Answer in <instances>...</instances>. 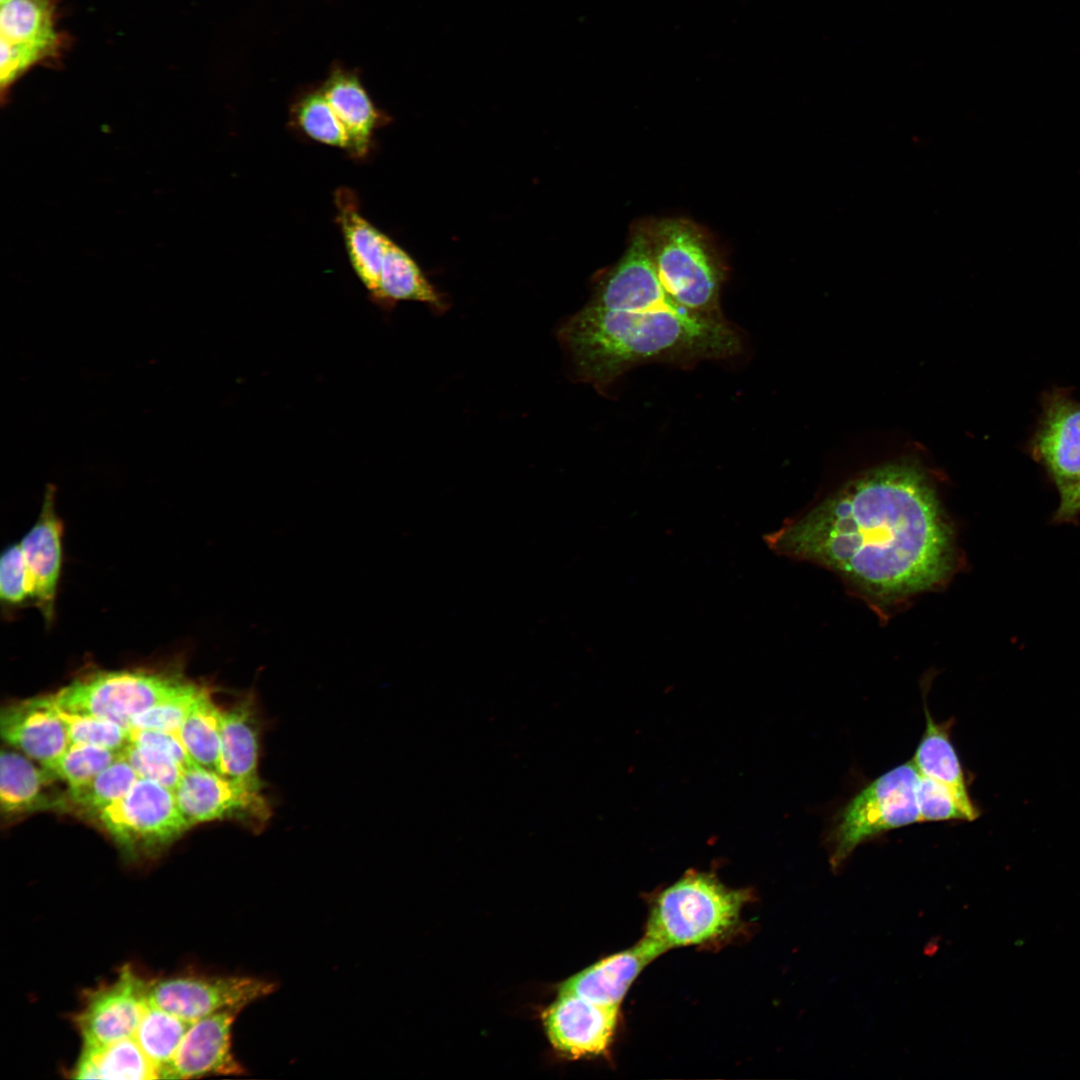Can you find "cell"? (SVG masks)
<instances>
[{"instance_id":"cell-1","label":"cell","mask_w":1080,"mask_h":1080,"mask_svg":"<svg viewBox=\"0 0 1080 1080\" xmlns=\"http://www.w3.org/2000/svg\"><path fill=\"white\" fill-rule=\"evenodd\" d=\"M778 554L825 566L887 606L954 573V532L926 471L912 460L852 479L764 537Z\"/></svg>"},{"instance_id":"cell-2","label":"cell","mask_w":1080,"mask_h":1080,"mask_svg":"<svg viewBox=\"0 0 1080 1080\" xmlns=\"http://www.w3.org/2000/svg\"><path fill=\"white\" fill-rule=\"evenodd\" d=\"M576 377L604 391L630 368L648 362L727 359L741 338L723 317L687 310L675 301L637 308L586 304L558 329Z\"/></svg>"},{"instance_id":"cell-3","label":"cell","mask_w":1080,"mask_h":1080,"mask_svg":"<svg viewBox=\"0 0 1080 1080\" xmlns=\"http://www.w3.org/2000/svg\"><path fill=\"white\" fill-rule=\"evenodd\" d=\"M748 897L712 873L688 872L658 895L642 939L659 955L715 940L735 927Z\"/></svg>"},{"instance_id":"cell-4","label":"cell","mask_w":1080,"mask_h":1080,"mask_svg":"<svg viewBox=\"0 0 1080 1080\" xmlns=\"http://www.w3.org/2000/svg\"><path fill=\"white\" fill-rule=\"evenodd\" d=\"M644 225L653 264L669 296L694 313L722 317L719 299L724 271L704 233L677 218Z\"/></svg>"},{"instance_id":"cell-5","label":"cell","mask_w":1080,"mask_h":1080,"mask_svg":"<svg viewBox=\"0 0 1080 1080\" xmlns=\"http://www.w3.org/2000/svg\"><path fill=\"white\" fill-rule=\"evenodd\" d=\"M918 779L919 772L910 760L877 777L839 811L826 837L833 871L865 841L920 822Z\"/></svg>"},{"instance_id":"cell-6","label":"cell","mask_w":1080,"mask_h":1080,"mask_svg":"<svg viewBox=\"0 0 1080 1080\" xmlns=\"http://www.w3.org/2000/svg\"><path fill=\"white\" fill-rule=\"evenodd\" d=\"M187 682L162 672L99 671L75 679L50 697L65 711L110 720L129 729L136 715L175 694Z\"/></svg>"},{"instance_id":"cell-7","label":"cell","mask_w":1080,"mask_h":1080,"mask_svg":"<svg viewBox=\"0 0 1080 1080\" xmlns=\"http://www.w3.org/2000/svg\"><path fill=\"white\" fill-rule=\"evenodd\" d=\"M92 819L127 851L162 848L188 830L174 792L143 778Z\"/></svg>"},{"instance_id":"cell-8","label":"cell","mask_w":1080,"mask_h":1080,"mask_svg":"<svg viewBox=\"0 0 1080 1080\" xmlns=\"http://www.w3.org/2000/svg\"><path fill=\"white\" fill-rule=\"evenodd\" d=\"M174 796L189 828L211 821L232 820L261 832L272 816L263 790L194 765L183 771Z\"/></svg>"},{"instance_id":"cell-9","label":"cell","mask_w":1080,"mask_h":1080,"mask_svg":"<svg viewBox=\"0 0 1080 1080\" xmlns=\"http://www.w3.org/2000/svg\"><path fill=\"white\" fill-rule=\"evenodd\" d=\"M274 990L273 982L251 976L184 975L149 982L148 1000L192 1023L223 1010H242Z\"/></svg>"},{"instance_id":"cell-10","label":"cell","mask_w":1080,"mask_h":1080,"mask_svg":"<svg viewBox=\"0 0 1080 1080\" xmlns=\"http://www.w3.org/2000/svg\"><path fill=\"white\" fill-rule=\"evenodd\" d=\"M0 32L2 91L33 66L54 58L61 47L52 0L1 3Z\"/></svg>"},{"instance_id":"cell-11","label":"cell","mask_w":1080,"mask_h":1080,"mask_svg":"<svg viewBox=\"0 0 1080 1080\" xmlns=\"http://www.w3.org/2000/svg\"><path fill=\"white\" fill-rule=\"evenodd\" d=\"M1040 403L1028 450L1060 493L1080 479V401L1065 388H1053Z\"/></svg>"},{"instance_id":"cell-12","label":"cell","mask_w":1080,"mask_h":1080,"mask_svg":"<svg viewBox=\"0 0 1080 1080\" xmlns=\"http://www.w3.org/2000/svg\"><path fill=\"white\" fill-rule=\"evenodd\" d=\"M148 983L127 965L114 981L89 991L75 1016L82 1044L134 1038L149 1003Z\"/></svg>"},{"instance_id":"cell-13","label":"cell","mask_w":1080,"mask_h":1080,"mask_svg":"<svg viewBox=\"0 0 1080 1080\" xmlns=\"http://www.w3.org/2000/svg\"><path fill=\"white\" fill-rule=\"evenodd\" d=\"M542 1017L553 1047L568 1057L579 1058L607 1051L615 1033L618 1009L559 993Z\"/></svg>"},{"instance_id":"cell-14","label":"cell","mask_w":1080,"mask_h":1080,"mask_svg":"<svg viewBox=\"0 0 1080 1080\" xmlns=\"http://www.w3.org/2000/svg\"><path fill=\"white\" fill-rule=\"evenodd\" d=\"M240 1011L223 1010L190 1023L161 1078L242 1074L244 1069L232 1052V1027Z\"/></svg>"},{"instance_id":"cell-15","label":"cell","mask_w":1080,"mask_h":1080,"mask_svg":"<svg viewBox=\"0 0 1080 1080\" xmlns=\"http://www.w3.org/2000/svg\"><path fill=\"white\" fill-rule=\"evenodd\" d=\"M0 731L7 744L46 769L70 745L49 695L6 706L1 712Z\"/></svg>"},{"instance_id":"cell-16","label":"cell","mask_w":1080,"mask_h":1080,"mask_svg":"<svg viewBox=\"0 0 1080 1080\" xmlns=\"http://www.w3.org/2000/svg\"><path fill=\"white\" fill-rule=\"evenodd\" d=\"M55 492L52 484L46 486L40 515L20 542L33 584V598L48 623L54 617L62 562L63 526L55 512Z\"/></svg>"},{"instance_id":"cell-17","label":"cell","mask_w":1080,"mask_h":1080,"mask_svg":"<svg viewBox=\"0 0 1080 1080\" xmlns=\"http://www.w3.org/2000/svg\"><path fill=\"white\" fill-rule=\"evenodd\" d=\"M263 721L254 690L221 712L222 775L263 790L258 772Z\"/></svg>"},{"instance_id":"cell-18","label":"cell","mask_w":1080,"mask_h":1080,"mask_svg":"<svg viewBox=\"0 0 1080 1080\" xmlns=\"http://www.w3.org/2000/svg\"><path fill=\"white\" fill-rule=\"evenodd\" d=\"M658 956L657 951L641 939L634 947L601 959L573 975L562 983L559 993L573 994L618 1009L639 973Z\"/></svg>"},{"instance_id":"cell-19","label":"cell","mask_w":1080,"mask_h":1080,"mask_svg":"<svg viewBox=\"0 0 1080 1080\" xmlns=\"http://www.w3.org/2000/svg\"><path fill=\"white\" fill-rule=\"evenodd\" d=\"M336 220L353 271L372 299L378 292L387 235L360 210L353 190L340 187L334 197Z\"/></svg>"},{"instance_id":"cell-20","label":"cell","mask_w":1080,"mask_h":1080,"mask_svg":"<svg viewBox=\"0 0 1080 1080\" xmlns=\"http://www.w3.org/2000/svg\"><path fill=\"white\" fill-rule=\"evenodd\" d=\"M321 91L349 136L348 154L353 159L365 158L370 152L374 132L389 118L374 106L358 78L352 74L333 73Z\"/></svg>"},{"instance_id":"cell-21","label":"cell","mask_w":1080,"mask_h":1080,"mask_svg":"<svg viewBox=\"0 0 1080 1080\" xmlns=\"http://www.w3.org/2000/svg\"><path fill=\"white\" fill-rule=\"evenodd\" d=\"M370 301L384 313H391L399 301H416L433 313L443 314L449 303L425 277L414 259L387 237L377 294Z\"/></svg>"},{"instance_id":"cell-22","label":"cell","mask_w":1080,"mask_h":1080,"mask_svg":"<svg viewBox=\"0 0 1080 1080\" xmlns=\"http://www.w3.org/2000/svg\"><path fill=\"white\" fill-rule=\"evenodd\" d=\"M925 731L911 759L918 772L939 781L954 791L960 802L978 817L965 780V775L950 739L952 721L935 722L924 702Z\"/></svg>"},{"instance_id":"cell-23","label":"cell","mask_w":1080,"mask_h":1080,"mask_svg":"<svg viewBox=\"0 0 1080 1080\" xmlns=\"http://www.w3.org/2000/svg\"><path fill=\"white\" fill-rule=\"evenodd\" d=\"M71 1072L75 1079L160 1078L158 1069L144 1054L135 1038L103 1045L82 1044L80 1055Z\"/></svg>"},{"instance_id":"cell-24","label":"cell","mask_w":1080,"mask_h":1080,"mask_svg":"<svg viewBox=\"0 0 1080 1080\" xmlns=\"http://www.w3.org/2000/svg\"><path fill=\"white\" fill-rule=\"evenodd\" d=\"M138 779V774L120 755L113 764L95 777L75 786H67L47 807L92 818L100 810L123 797Z\"/></svg>"},{"instance_id":"cell-25","label":"cell","mask_w":1080,"mask_h":1080,"mask_svg":"<svg viewBox=\"0 0 1080 1080\" xmlns=\"http://www.w3.org/2000/svg\"><path fill=\"white\" fill-rule=\"evenodd\" d=\"M33 760L11 750L3 749L0 758V804L3 815L13 816L46 806L44 787L55 776L37 767Z\"/></svg>"},{"instance_id":"cell-26","label":"cell","mask_w":1080,"mask_h":1080,"mask_svg":"<svg viewBox=\"0 0 1080 1080\" xmlns=\"http://www.w3.org/2000/svg\"><path fill=\"white\" fill-rule=\"evenodd\" d=\"M221 712L209 688L201 686L179 730L194 763L219 774H222Z\"/></svg>"},{"instance_id":"cell-27","label":"cell","mask_w":1080,"mask_h":1080,"mask_svg":"<svg viewBox=\"0 0 1080 1080\" xmlns=\"http://www.w3.org/2000/svg\"><path fill=\"white\" fill-rule=\"evenodd\" d=\"M190 1022L148 1003L134 1036L147 1058L162 1072L172 1061Z\"/></svg>"},{"instance_id":"cell-28","label":"cell","mask_w":1080,"mask_h":1080,"mask_svg":"<svg viewBox=\"0 0 1080 1080\" xmlns=\"http://www.w3.org/2000/svg\"><path fill=\"white\" fill-rule=\"evenodd\" d=\"M291 121L302 136L349 152V136L321 89L305 94L298 100L293 107Z\"/></svg>"},{"instance_id":"cell-29","label":"cell","mask_w":1080,"mask_h":1080,"mask_svg":"<svg viewBox=\"0 0 1080 1080\" xmlns=\"http://www.w3.org/2000/svg\"><path fill=\"white\" fill-rule=\"evenodd\" d=\"M51 701L65 725L70 744H89L121 751L130 742L129 729L122 725L91 715L65 711L56 706L52 699Z\"/></svg>"},{"instance_id":"cell-30","label":"cell","mask_w":1080,"mask_h":1080,"mask_svg":"<svg viewBox=\"0 0 1080 1080\" xmlns=\"http://www.w3.org/2000/svg\"><path fill=\"white\" fill-rule=\"evenodd\" d=\"M120 755V751L100 746L70 744L48 770L67 786H75L101 773Z\"/></svg>"},{"instance_id":"cell-31","label":"cell","mask_w":1080,"mask_h":1080,"mask_svg":"<svg viewBox=\"0 0 1080 1080\" xmlns=\"http://www.w3.org/2000/svg\"><path fill=\"white\" fill-rule=\"evenodd\" d=\"M916 798L920 822L940 820L972 821L977 817L960 802L945 784L919 773Z\"/></svg>"},{"instance_id":"cell-32","label":"cell","mask_w":1080,"mask_h":1080,"mask_svg":"<svg viewBox=\"0 0 1080 1080\" xmlns=\"http://www.w3.org/2000/svg\"><path fill=\"white\" fill-rule=\"evenodd\" d=\"M201 686L188 681L175 694L136 715L129 729H155L179 732Z\"/></svg>"},{"instance_id":"cell-33","label":"cell","mask_w":1080,"mask_h":1080,"mask_svg":"<svg viewBox=\"0 0 1080 1080\" xmlns=\"http://www.w3.org/2000/svg\"><path fill=\"white\" fill-rule=\"evenodd\" d=\"M120 753L139 778L154 781L171 791L177 787L184 771L171 756L148 745L129 742Z\"/></svg>"},{"instance_id":"cell-34","label":"cell","mask_w":1080,"mask_h":1080,"mask_svg":"<svg viewBox=\"0 0 1080 1080\" xmlns=\"http://www.w3.org/2000/svg\"><path fill=\"white\" fill-rule=\"evenodd\" d=\"M0 596L9 606L33 598V584L20 543L10 545L1 555Z\"/></svg>"},{"instance_id":"cell-35","label":"cell","mask_w":1080,"mask_h":1080,"mask_svg":"<svg viewBox=\"0 0 1080 1080\" xmlns=\"http://www.w3.org/2000/svg\"><path fill=\"white\" fill-rule=\"evenodd\" d=\"M130 742H136L159 749L171 756L183 770L194 765L179 732L155 729H129Z\"/></svg>"},{"instance_id":"cell-36","label":"cell","mask_w":1080,"mask_h":1080,"mask_svg":"<svg viewBox=\"0 0 1080 1080\" xmlns=\"http://www.w3.org/2000/svg\"><path fill=\"white\" fill-rule=\"evenodd\" d=\"M1060 502L1055 520L1070 521L1080 513V479L1070 488L1059 493Z\"/></svg>"},{"instance_id":"cell-37","label":"cell","mask_w":1080,"mask_h":1080,"mask_svg":"<svg viewBox=\"0 0 1080 1080\" xmlns=\"http://www.w3.org/2000/svg\"><path fill=\"white\" fill-rule=\"evenodd\" d=\"M6 1H8V0H1V3H4V2H6Z\"/></svg>"}]
</instances>
